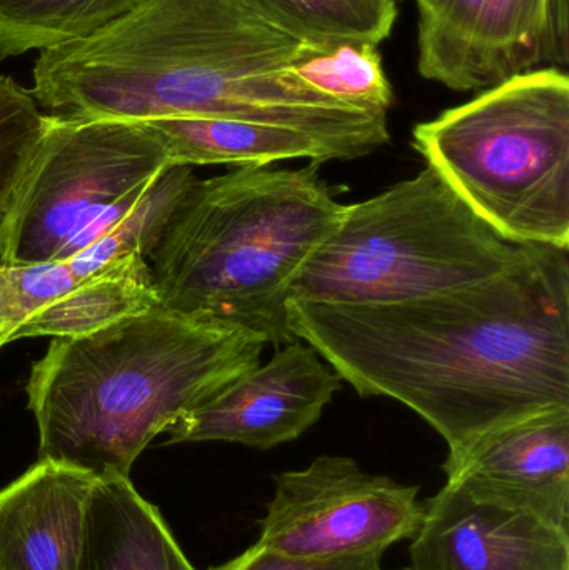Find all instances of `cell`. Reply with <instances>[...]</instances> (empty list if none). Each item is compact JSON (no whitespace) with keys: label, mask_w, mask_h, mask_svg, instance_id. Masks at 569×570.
Segmentation results:
<instances>
[{"label":"cell","mask_w":569,"mask_h":570,"mask_svg":"<svg viewBox=\"0 0 569 570\" xmlns=\"http://www.w3.org/2000/svg\"><path fill=\"white\" fill-rule=\"evenodd\" d=\"M290 331L363 397H390L448 455L503 425L569 407V259L518 247L498 276L390 304L290 301Z\"/></svg>","instance_id":"obj_1"},{"label":"cell","mask_w":569,"mask_h":570,"mask_svg":"<svg viewBox=\"0 0 569 570\" xmlns=\"http://www.w3.org/2000/svg\"><path fill=\"white\" fill-rule=\"evenodd\" d=\"M324 50L246 0H143L96 36L40 52L32 94L50 116L244 120L304 130L351 159L367 156L390 142L387 112L313 89L304 67Z\"/></svg>","instance_id":"obj_2"},{"label":"cell","mask_w":569,"mask_h":570,"mask_svg":"<svg viewBox=\"0 0 569 570\" xmlns=\"http://www.w3.org/2000/svg\"><path fill=\"white\" fill-rule=\"evenodd\" d=\"M266 345L244 328L164 308L53 338L27 382L40 461L130 478L157 435L259 365Z\"/></svg>","instance_id":"obj_3"},{"label":"cell","mask_w":569,"mask_h":570,"mask_svg":"<svg viewBox=\"0 0 569 570\" xmlns=\"http://www.w3.org/2000/svg\"><path fill=\"white\" fill-rule=\"evenodd\" d=\"M320 166L236 167L194 180L149 256L160 308L279 348L297 341L291 291L344 213Z\"/></svg>","instance_id":"obj_4"},{"label":"cell","mask_w":569,"mask_h":570,"mask_svg":"<svg viewBox=\"0 0 569 570\" xmlns=\"http://www.w3.org/2000/svg\"><path fill=\"white\" fill-rule=\"evenodd\" d=\"M413 146L514 246H569V79L540 67L418 124Z\"/></svg>","instance_id":"obj_5"},{"label":"cell","mask_w":569,"mask_h":570,"mask_svg":"<svg viewBox=\"0 0 569 570\" xmlns=\"http://www.w3.org/2000/svg\"><path fill=\"white\" fill-rule=\"evenodd\" d=\"M518 247L426 167L380 196L344 206L290 301L390 304L498 276Z\"/></svg>","instance_id":"obj_6"},{"label":"cell","mask_w":569,"mask_h":570,"mask_svg":"<svg viewBox=\"0 0 569 570\" xmlns=\"http://www.w3.org/2000/svg\"><path fill=\"white\" fill-rule=\"evenodd\" d=\"M169 166L166 139L146 120L50 116L0 219V264L50 263L102 210Z\"/></svg>","instance_id":"obj_7"},{"label":"cell","mask_w":569,"mask_h":570,"mask_svg":"<svg viewBox=\"0 0 569 570\" xmlns=\"http://www.w3.org/2000/svg\"><path fill=\"white\" fill-rule=\"evenodd\" d=\"M418 492V485L367 474L353 459L323 455L276 475L256 544L296 558L384 554L416 535L424 515Z\"/></svg>","instance_id":"obj_8"},{"label":"cell","mask_w":569,"mask_h":570,"mask_svg":"<svg viewBox=\"0 0 569 570\" xmlns=\"http://www.w3.org/2000/svg\"><path fill=\"white\" fill-rule=\"evenodd\" d=\"M416 6L418 69L448 89L487 90L543 66L568 63L555 42L551 0H416Z\"/></svg>","instance_id":"obj_9"},{"label":"cell","mask_w":569,"mask_h":570,"mask_svg":"<svg viewBox=\"0 0 569 570\" xmlns=\"http://www.w3.org/2000/svg\"><path fill=\"white\" fill-rule=\"evenodd\" d=\"M406 570H569V528L464 479L424 502Z\"/></svg>","instance_id":"obj_10"},{"label":"cell","mask_w":569,"mask_h":570,"mask_svg":"<svg viewBox=\"0 0 569 570\" xmlns=\"http://www.w3.org/2000/svg\"><path fill=\"white\" fill-rule=\"evenodd\" d=\"M336 371L303 341L283 345L167 429V444L234 442L267 449L310 431L343 387Z\"/></svg>","instance_id":"obj_11"},{"label":"cell","mask_w":569,"mask_h":570,"mask_svg":"<svg viewBox=\"0 0 569 570\" xmlns=\"http://www.w3.org/2000/svg\"><path fill=\"white\" fill-rule=\"evenodd\" d=\"M443 471L569 528V407L483 435L448 455Z\"/></svg>","instance_id":"obj_12"},{"label":"cell","mask_w":569,"mask_h":570,"mask_svg":"<svg viewBox=\"0 0 569 570\" xmlns=\"http://www.w3.org/2000/svg\"><path fill=\"white\" fill-rule=\"evenodd\" d=\"M96 475L37 461L0 489V570H76Z\"/></svg>","instance_id":"obj_13"},{"label":"cell","mask_w":569,"mask_h":570,"mask_svg":"<svg viewBox=\"0 0 569 570\" xmlns=\"http://www.w3.org/2000/svg\"><path fill=\"white\" fill-rule=\"evenodd\" d=\"M76 570H197L163 514L130 478H96L84 509Z\"/></svg>","instance_id":"obj_14"},{"label":"cell","mask_w":569,"mask_h":570,"mask_svg":"<svg viewBox=\"0 0 569 570\" xmlns=\"http://www.w3.org/2000/svg\"><path fill=\"white\" fill-rule=\"evenodd\" d=\"M146 122L163 134L173 166L264 167L287 159L316 164L351 160L343 147L290 127L204 117Z\"/></svg>","instance_id":"obj_15"},{"label":"cell","mask_w":569,"mask_h":570,"mask_svg":"<svg viewBox=\"0 0 569 570\" xmlns=\"http://www.w3.org/2000/svg\"><path fill=\"white\" fill-rule=\"evenodd\" d=\"M160 308L146 257H119L23 322L13 341L26 337H80L122 318Z\"/></svg>","instance_id":"obj_16"},{"label":"cell","mask_w":569,"mask_h":570,"mask_svg":"<svg viewBox=\"0 0 569 570\" xmlns=\"http://www.w3.org/2000/svg\"><path fill=\"white\" fill-rule=\"evenodd\" d=\"M143 0H0V60L96 36Z\"/></svg>","instance_id":"obj_17"},{"label":"cell","mask_w":569,"mask_h":570,"mask_svg":"<svg viewBox=\"0 0 569 570\" xmlns=\"http://www.w3.org/2000/svg\"><path fill=\"white\" fill-rule=\"evenodd\" d=\"M267 22L313 46L380 47L398 20V0H246Z\"/></svg>","instance_id":"obj_18"},{"label":"cell","mask_w":569,"mask_h":570,"mask_svg":"<svg viewBox=\"0 0 569 570\" xmlns=\"http://www.w3.org/2000/svg\"><path fill=\"white\" fill-rule=\"evenodd\" d=\"M193 167L169 166L154 177L143 199L129 216L102 239L66 259L77 279L84 281L107 264L129 254H140L149 259L159 244L174 210L193 186Z\"/></svg>","instance_id":"obj_19"},{"label":"cell","mask_w":569,"mask_h":570,"mask_svg":"<svg viewBox=\"0 0 569 570\" xmlns=\"http://www.w3.org/2000/svg\"><path fill=\"white\" fill-rule=\"evenodd\" d=\"M304 79L317 92L360 109L387 112L393 104L377 47L344 43L324 50L304 67Z\"/></svg>","instance_id":"obj_20"},{"label":"cell","mask_w":569,"mask_h":570,"mask_svg":"<svg viewBox=\"0 0 569 570\" xmlns=\"http://www.w3.org/2000/svg\"><path fill=\"white\" fill-rule=\"evenodd\" d=\"M50 114L32 90L0 76V219L9 209L42 142Z\"/></svg>","instance_id":"obj_21"},{"label":"cell","mask_w":569,"mask_h":570,"mask_svg":"<svg viewBox=\"0 0 569 570\" xmlns=\"http://www.w3.org/2000/svg\"><path fill=\"white\" fill-rule=\"evenodd\" d=\"M79 283L67 261L29 266L0 264V348L13 341L27 318Z\"/></svg>","instance_id":"obj_22"},{"label":"cell","mask_w":569,"mask_h":570,"mask_svg":"<svg viewBox=\"0 0 569 570\" xmlns=\"http://www.w3.org/2000/svg\"><path fill=\"white\" fill-rule=\"evenodd\" d=\"M210 570H383V552L314 559L281 554L254 544L226 564Z\"/></svg>","instance_id":"obj_23"}]
</instances>
